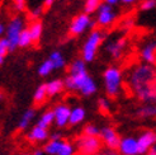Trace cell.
<instances>
[{"mask_svg": "<svg viewBox=\"0 0 156 155\" xmlns=\"http://www.w3.org/2000/svg\"><path fill=\"white\" fill-rule=\"evenodd\" d=\"M46 97H47V90H46V85L43 84V85H40L37 89H36V92H34V97H33V99H34V102L37 103V104H40V103H43L44 102V99H46Z\"/></svg>", "mask_w": 156, "mask_h": 155, "instance_id": "cell-26", "label": "cell"}, {"mask_svg": "<svg viewBox=\"0 0 156 155\" xmlns=\"http://www.w3.org/2000/svg\"><path fill=\"white\" fill-rule=\"evenodd\" d=\"M33 155H43V151L42 150H36Z\"/></svg>", "mask_w": 156, "mask_h": 155, "instance_id": "cell-43", "label": "cell"}, {"mask_svg": "<svg viewBox=\"0 0 156 155\" xmlns=\"http://www.w3.org/2000/svg\"><path fill=\"white\" fill-rule=\"evenodd\" d=\"M55 122V114H53V111H48L42 114V117L38 120V126H41L43 128H47L48 126H51V123Z\"/></svg>", "mask_w": 156, "mask_h": 155, "instance_id": "cell-24", "label": "cell"}, {"mask_svg": "<svg viewBox=\"0 0 156 155\" xmlns=\"http://www.w3.org/2000/svg\"><path fill=\"white\" fill-rule=\"evenodd\" d=\"M70 113L71 110L66 106V104H60L53 110V114H55V123L58 127H64L69 123V118H70Z\"/></svg>", "mask_w": 156, "mask_h": 155, "instance_id": "cell-13", "label": "cell"}, {"mask_svg": "<svg viewBox=\"0 0 156 155\" xmlns=\"http://www.w3.org/2000/svg\"><path fill=\"white\" fill-rule=\"evenodd\" d=\"M22 155H28V154H22Z\"/></svg>", "mask_w": 156, "mask_h": 155, "instance_id": "cell-47", "label": "cell"}, {"mask_svg": "<svg viewBox=\"0 0 156 155\" xmlns=\"http://www.w3.org/2000/svg\"><path fill=\"white\" fill-rule=\"evenodd\" d=\"M136 2V0H121V3L126 4V5H129V4H133Z\"/></svg>", "mask_w": 156, "mask_h": 155, "instance_id": "cell-41", "label": "cell"}, {"mask_svg": "<svg viewBox=\"0 0 156 155\" xmlns=\"http://www.w3.org/2000/svg\"><path fill=\"white\" fill-rule=\"evenodd\" d=\"M52 70H55V67H53V65L51 63V60L48 59V60L43 61V63L41 64V66L38 67V74L42 75V76H47L48 74L52 73Z\"/></svg>", "mask_w": 156, "mask_h": 155, "instance_id": "cell-28", "label": "cell"}, {"mask_svg": "<svg viewBox=\"0 0 156 155\" xmlns=\"http://www.w3.org/2000/svg\"><path fill=\"white\" fill-rule=\"evenodd\" d=\"M126 47V40L124 38H118L115 41H112L107 45V52L113 59H119Z\"/></svg>", "mask_w": 156, "mask_h": 155, "instance_id": "cell-15", "label": "cell"}, {"mask_svg": "<svg viewBox=\"0 0 156 155\" xmlns=\"http://www.w3.org/2000/svg\"><path fill=\"white\" fill-rule=\"evenodd\" d=\"M98 155H114L112 153H103V154H98Z\"/></svg>", "mask_w": 156, "mask_h": 155, "instance_id": "cell-45", "label": "cell"}, {"mask_svg": "<svg viewBox=\"0 0 156 155\" xmlns=\"http://www.w3.org/2000/svg\"><path fill=\"white\" fill-rule=\"evenodd\" d=\"M156 144V132L152 130H146L137 137L138 153L140 155H145L151 146Z\"/></svg>", "mask_w": 156, "mask_h": 155, "instance_id": "cell-9", "label": "cell"}, {"mask_svg": "<svg viewBox=\"0 0 156 155\" xmlns=\"http://www.w3.org/2000/svg\"><path fill=\"white\" fill-rule=\"evenodd\" d=\"M74 146L70 144V142H66V141H62L61 144V148L57 153V155H74Z\"/></svg>", "mask_w": 156, "mask_h": 155, "instance_id": "cell-30", "label": "cell"}, {"mask_svg": "<svg viewBox=\"0 0 156 155\" xmlns=\"http://www.w3.org/2000/svg\"><path fill=\"white\" fill-rule=\"evenodd\" d=\"M100 139L103 140V142L108 146V149L111 150H115L118 149V145L121 141L119 135L117 134V131L112 127H103L100 130Z\"/></svg>", "mask_w": 156, "mask_h": 155, "instance_id": "cell-10", "label": "cell"}, {"mask_svg": "<svg viewBox=\"0 0 156 155\" xmlns=\"http://www.w3.org/2000/svg\"><path fill=\"white\" fill-rule=\"evenodd\" d=\"M102 3H98L94 2V0H85V4H84V12L88 13V14H93L98 10L99 5Z\"/></svg>", "mask_w": 156, "mask_h": 155, "instance_id": "cell-29", "label": "cell"}, {"mask_svg": "<svg viewBox=\"0 0 156 155\" xmlns=\"http://www.w3.org/2000/svg\"><path fill=\"white\" fill-rule=\"evenodd\" d=\"M4 59H5V56H2V55H0V65H3V64H4Z\"/></svg>", "mask_w": 156, "mask_h": 155, "instance_id": "cell-44", "label": "cell"}, {"mask_svg": "<svg viewBox=\"0 0 156 155\" xmlns=\"http://www.w3.org/2000/svg\"><path fill=\"white\" fill-rule=\"evenodd\" d=\"M24 29V19L19 15L14 17L10 19L9 24L6 26V40L9 42V47L10 51H14L15 49L18 47V41H19V36L22 33V31Z\"/></svg>", "mask_w": 156, "mask_h": 155, "instance_id": "cell-5", "label": "cell"}, {"mask_svg": "<svg viewBox=\"0 0 156 155\" xmlns=\"http://www.w3.org/2000/svg\"><path fill=\"white\" fill-rule=\"evenodd\" d=\"M64 85L70 90H79L84 96H91L97 92V84L87 71L69 75L64 81Z\"/></svg>", "mask_w": 156, "mask_h": 155, "instance_id": "cell-2", "label": "cell"}, {"mask_svg": "<svg viewBox=\"0 0 156 155\" xmlns=\"http://www.w3.org/2000/svg\"><path fill=\"white\" fill-rule=\"evenodd\" d=\"M51 139H52V140H57V139H60V135L58 134H55V135L51 136Z\"/></svg>", "mask_w": 156, "mask_h": 155, "instance_id": "cell-42", "label": "cell"}, {"mask_svg": "<svg viewBox=\"0 0 156 155\" xmlns=\"http://www.w3.org/2000/svg\"><path fill=\"white\" fill-rule=\"evenodd\" d=\"M136 96L144 103H156V79L146 88L137 92Z\"/></svg>", "mask_w": 156, "mask_h": 155, "instance_id": "cell-14", "label": "cell"}, {"mask_svg": "<svg viewBox=\"0 0 156 155\" xmlns=\"http://www.w3.org/2000/svg\"><path fill=\"white\" fill-rule=\"evenodd\" d=\"M55 3V0H43V8L44 9H48V8H51Z\"/></svg>", "mask_w": 156, "mask_h": 155, "instance_id": "cell-37", "label": "cell"}, {"mask_svg": "<svg viewBox=\"0 0 156 155\" xmlns=\"http://www.w3.org/2000/svg\"><path fill=\"white\" fill-rule=\"evenodd\" d=\"M121 155H140L138 153V145H137V139L132 137V136H127L121 139L118 149Z\"/></svg>", "mask_w": 156, "mask_h": 155, "instance_id": "cell-11", "label": "cell"}, {"mask_svg": "<svg viewBox=\"0 0 156 155\" xmlns=\"http://www.w3.org/2000/svg\"><path fill=\"white\" fill-rule=\"evenodd\" d=\"M103 40H104V34H103L102 31L94 29L90 32V34L87 38V41L84 42L83 50H81L83 60L85 63H91V61L95 59L98 49H99V46L102 45Z\"/></svg>", "mask_w": 156, "mask_h": 155, "instance_id": "cell-4", "label": "cell"}, {"mask_svg": "<svg viewBox=\"0 0 156 155\" xmlns=\"http://www.w3.org/2000/svg\"><path fill=\"white\" fill-rule=\"evenodd\" d=\"M156 79V67L155 65L142 63L136 65L131 70L128 76V84L131 89L136 94L137 92L146 88L149 84H151Z\"/></svg>", "mask_w": 156, "mask_h": 155, "instance_id": "cell-1", "label": "cell"}, {"mask_svg": "<svg viewBox=\"0 0 156 155\" xmlns=\"http://www.w3.org/2000/svg\"><path fill=\"white\" fill-rule=\"evenodd\" d=\"M91 27H94V22L91 20L90 14L84 12L79 15H76V17L73 19V22L70 23L69 32L71 36H80L87 29H89Z\"/></svg>", "mask_w": 156, "mask_h": 155, "instance_id": "cell-6", "label": "cell"}, {"mask_svg": "<svg viewBox=\"0 0 156 155\" xmlns=\"http://www.w3.org/2000/svg\"><path fill=\"white\" fill-rule=\"evenodd\" d=\"M9 51H10V47H9V42H8L6 37H5V38L0 37V55L5 56Z\"/></svg>", "mask_w": 156, "mask_h": 155, "instance_id": "cell-33", "label": "cell"}, {"mask_svg": "<svg viewBox=\"0 0 156 155\" xmlns=\"http://www.w3.org/2000/svg\"><path fill=\"white\" fill-rule=\"evenodd\" d=\"M41 13H42V6H38V8H36V9L32 10V15H33V17H36V18L40 17Z\"/></svg>", "mask_w": 156, "mask_h": 155, "instance_id": "cell-36", "label": "cell"}, {"mask_svg": "<svg viewBox=\"0 0 156 155\" xmlns=\"http://www.w3.org/2000/svg\"><path fill=\"white\" fill-rule=\"evenodd\" d=\"M32 42V38H30V34H29V31L28 28H24L22 31V33L19 36V41H18V47H28V46Z\"/></svg>", "mask_w": 156, "mask_h": 155, "instance_id": "cell-25", "label": "cell"}, {"mask_svg": "<svg viewBox=\"0 0 156 155\" xmlns=\"http://www.w3.org/2000/svg\"><path fill=\"white\" fill-rule=\"evenodd\" d=\"M85 117V110L81 107H75L74 110H71L70 113V118H69V123L70 125H77V123L83 122Z\"/></svg>", "mask_w": 156, "mask_h": 155, "instance_id": "cell-20", "label": "cell"}, {"mask_svg": "<svg viewBox=\"0 0 156 155\" xmlns=\"http://www.w3.org/2000/svg\"><path fill=\"white\" fill-rule=\"evenodd\" d=\"M103 78H104V87L107 94L112 98L117 97L122 90V83H123L122 71L118 67L111 66L105 69Z\"/></svg>", "mask_w": 156, "mask_h": 155, "instance_id": "cell-3", "label": "cell"}, {"mask_svg": "<svg viewBox=\"0 0 156 155\" xmlns=\"http://www.w3.org/2000/svg\"><path fill=\"white\" fill-rule=\"evenodd\" d=\"M140 8H141V10H144V12L152 10L156 8V0H144L141 5H140Z\"/></svg>", "mask_w": 156, "mask_h": 155, "instance_id": "cell-32", "label": "cell"}, {"mask_svg": "<svg viewBox=\"0 0 156 155\" xmlns=\"http://www.w3.org/2000/svg\"><path fill=\"white\" fill-rule=\"evenodd\" d=\"M145 155H156V144L154 146H151V148L147 150V153Z\"/></svg>", "mask_w": 156, "mask_h": 155, "instance_id": "cell-38", "label": "cell"}, {"mask_svg": "<svg viewBox=\"0 0 156 155\" xmlns=\"http://www.w3.org/2000/svg\"><path fill=\"white\" fill-rule=\"evenodd\" d=\"M103 2L104 3H107V4H109V5H117V4H118L119 2H121V0H103Z\"/></svg>", "mask_w": 156, "mask_h": 155, "instance_id": "cell-39", "label": "cell"}, {"mask_svg": "<svg viewBox=\"0 0 156 155\" xmlns=\"http://www.w3.org/2000/svg\"><path fill=\"white\" fill-rule=\"evenodd\" d=\"M28 31H29L30 38H32V42H38L41 40V36H42V32H43L42 22H40V20L32 22L29 24V27H28Z\"/></svg>", "mask_w": 156, "mask_h": 155, "instance_id": "cell-17", "label": "cell"}, {"mask_svg": "<svg viewBox=\"0 0 156 155\" xmlns=\"http://www.w3.org/2000/svg\"><path fill=\"white\" fill-rule=\"evenodd\" d=\"M87 71V65H85V61L83 59H77L74 63L70 65L69 69V75H75V74H80Z\"/></svg>", "mask_w": 156, "mask_h": 155, "instance_id": "cell-21", "label": "cell"}, {"mask_svg": "<svg viewBox=\"0 0 156 155\" xmlns=\"http://www.w3.org/2000/svg\"><path fill=\"white\" fill-rule=\"evenodd\" d=\"M27 2H28V0H13V4H14V6H15V9H17V10L23 12L26 9Z\"/></svg>", "mask_w": 156, "mask_h": 155, "instance_id": "cell-34", "label": "cell"}, {"mask_svg": "<svg viewBox=\"0 0 156 155\" xmlns=\"http://www.w3.org/2000/svg\"><path fill=\"white\" fill-rule=\"evenodd\" d=\"M61 144H62V141L60 139H57V140H52L51 139V141L44 145V151L48 155H57V153L61 148Z\"/></svg>", "mask_w": 156, "mask_h": 155, "instance_id": "cell-23", "label": "cell"}, {"mask_svg": "<svg viewBox=\"0 0 156 155\" xmlns=\"http://www.w3.org/2000/svg\"><path fill=\"white\" fill-rule=\"evenodd\" d=\"M44 85H46V90H47V96H50V97L58 94V93L65 87L64 83H62L60 79L51 80V81H48L47 84H44Z\"/></svg>", "mask_w": 156, "mask_h": 155, "instance_id": "cell-19", "label": "cell"}, {"mask_svg": "<svg viewBox=\"0 0 156 155\" xmlns=\"http://www.w3.org/2000/svg\"><path fill=\"white\" fill-rule=\"evenodd\" d=\"M46 137H47V128H43L38 125L34 126L28 134V140L32 142L43 141V140H46Z\"/></svg>", "mask_w": 156, "mask_h": 155, "instance_id": "cell-16", "label": "cell"}, {"mask_svg": "<svg viewBox=\"0 0 156 155\" xmlns=\"http://www.w3.org/2000/svg\"><path fill=\"white\" fill-rule=\"evenodd\" d=\"M77 149L81 153V155H94L99 151L102 141L98 136H88L84 135L77 140Z\"/></svg>", "mask_w": 156, "mask_h": 155, "instance_id": "cell-7", "label": "cell"}, {"mask_svg": "<svg viewBox=\"0 0 156 155\" xmlns=\"http://www.w3.org/2000/svg\"><path fill=\"white\" fill-rule=\"evenodd\" d=\"M117 19V13L113 9V5L107 3H102L97 10V24L100 27H109L112 26Z\"/></svg>", "mask_w": 156, "mask_h": 155, "instance_id": "cell-8", "label": "cell"}, {"mask_svg": "<svg viewBox=\"0 0 156 155\" xmlns=\"http://www.w3.org/2000/svg\"><path fill=\"white\" fill-rule=\"evenodd\" d=\"M100 130L95 126V125H87L84 128V135L88 136H99Z\"/></svg>", "mask_w": 156, "mask_h": 155, "instance_id": "cell-31", "label": "cell"}, {"mask_svg": "<svg viewBox=\"0 0 156 155\" xmlns=\"http://www.w3.org/2000/svg\"><path fill=\"white\" fill-rule=\"evenodd\" d=\"M109 102L105 99V98H100L99 99V108H100V111H103V112H109Z\"/></svg>", "mask_w": 156, "mask_h": 155, "instance_id": "cell-35", "label": "cell"}, {"mask_svg": "<svg viewBox=\"0 0 156 155\" xmlns=\"http://www.w3.org/2000/svg\"><path fill=\"white\" fill-rule=\"evenodd\" d=\"M33 117H34V111L33 110H29V111H27L22 116V118H20V121H19V125H18V127L19 128H27L28 126H29V123H30V121L33 120Z\"/></svg>", "mask_w": 156, "mask_h": 155, "instance_id": "cell-27", "label": "cell"}, {"mask_svg": "<svg viewBox=\"0 0 156 155\" xmlns=\"http://www.w3.org/2000/svg\"><path fill=\"white\" fill-rule=\"evenodd\" d=\"M137 114L141 118H155L156 117V103H145L144 107L138 108Z\"/></svg>", "mask_w": 156, "mask_h": 155, "instance_id": "cell-18", "label": "cell"}, {"mask_svg": "<svg viewBox=\"0 0 156 155\" xmlns=\"http://www.w3.org/2000/svg\"><path fill=\"white\" fill-rule=\"evenodd\" d=\"M140 56H141L144 63L156 65V41H147L140 50Z\"/></svg>", "mask_w": 156, "mask_h": 155, "instance_id": "cell-12", "label": "cell"}, {"mask_svg": "<svg viewBox=\"0 0 156 155\" xmlns=\"http://www.w3.org/2000/svg\"><path fill=\"white\" fill-rule=\"evenodd\" d=\"M50 60L55 69H62L65 66V57L62 56V53L58 51H53L50 55Z\"/></svg>", "mask_w": 156, "mask_h": 155, "instance_id": "cell-22", "label": "cell"}, {"mask_svg": "<svg viewBox=\"0 0 156 155\" xmlns=\"http://www.w3.org/2000/svg\"><path fill=\"white\" fill-rule=\"evenodd\" d=\"M5 31H6V27H5V24H4V23H2V22H0V37H2L3 34H5Z\"/></svg>", "mask_w": 156, "mask_h": 155, "instance_id": "cell-40", "label": "cell"}, {"mask_svg": "<svg viewBox=\"0 0 156 155\" xmlns=\"http://www.w3.org/2000/svg\"><path fill=\"white\" fill-rule=\"evenodd\" d=\"M94 2H98V3H102L103 0H94Z\"/></svg>", "mask_w": 156, "mask_h": 155, "instance_id": "cell-46", "label": "cell"}]
</instances>
